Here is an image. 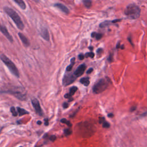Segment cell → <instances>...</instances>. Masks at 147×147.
I'll use <instances>...</instances> for the list:
<instances>
[{
  "label": "cell",
  "instance_id": "obj_38",
  "mask_svg": "<svg viewBox=\"0 0 147 147\" xmlns=\"http://www.w3.org/2000/svg\"><path fill=\"white\" fill-rule=\"evenodd\" d=\"M90 48V49H91H91H93V47H90V48Z\"/></svg>",
  "mask_w": 147,
  "mask_h": 147
},
{
  "label": "cell",
  "instance_id": "obj_21",
  "mask_svg": "<svg viewBox=\"0 0 147 147\" xmlns=\"http://www.w3.org/2000/svg\"><path fill=\"white\" fill-rule=\"evenodd\" d=\"M83 2L84 6L87 8H89L91 6V3H92V2L89 0H84V1H83Z\"/></svg>",
  "mask_w": 147,
  "mask_h": 147
},
{
  "label": "cell",
  "instance_id": "obj_3",
  "mask_svg": "<svg viewBox=\"0 0 147 147\" xmlns=\"http://www.w3.org/2000/svg\"><path fill=\"white\" fill-rule=\"evenodd\" d=\"M0 59L2 60V62L5 65H6L7 67L9 68V71L13 75H14L17 78H19L20 77V74L18 72V69H17V67L16 66L13 62L12 61L11 59L6 56L5 55L2 54L0 56Z\"/></svg>",
  "mask_w": 147,
  "mask_h": 147
},
{
  "label": "cell",
  "instance_id": "obj_29",
  "mask_svg": "<svg viewBox=\"0 0 147 147\" xmlns=\"http://www.w3.org/2000/svg\"><path fill=\"white\" fill-rule=\"evenodd\" d=\"M63 107L64 109L67 108V107H68V103L66 102H63Z\"/></svg>",
  "mask_w": 147,
  "mask_h": 147
},
{
  "label": "cell",
  "instance_id": "obj_31",
  "mask_svg": "<svg viewBox=\"0 0 147 147\" xmlns=\"http://www.w3.org/2000/svg\"><path fill=\"white\" fill-rule=\"evenodd\" d=\"M44 124L46 126L48 125H49L48 119V118H45L44 119Z\"/></svg>",
  "mask_w": 147,
  "mask_h": 147
},
{
  "label": "cell",
  "instance_id": "obj_28",
  "mask_svg": "<svg viewBox=\"0 0 147 147\" xmlns=\"http://www.w3.org/2000/svg\"><path fill=\"white\" fill-rule=\"evenodd\" d=\"M84 56H84L83 54H82V53H81V54H79V55H78V58H79V60H82L84 59Z\"/></svg>",
  "mask_w": 147,
  "mask_h": 147
},
{
  "label": "cell",
  "instance_id": "obj_14",
  "mask_svg": "<svg viewBox=\"0 0 147 147\" xmlns=\"http://www.w3.org/2000/svg\"><path fill=\"white\" fill-rule=\"evenodd\" d=\"M14 2L19 6L23 10H25L26 9V5L25 3L24 2V1L23 0H14Z\"/></svg>",
  "mask_w": 147,
  "mask_h": 147
},
{
  "label": "cell",
  "instance_id": "obj_5",
  "mask_svg": "<svg viewBox=\"0 0 147 147\" xmlns=\"http://www.w3.org/2000/svg\"><path fill=\"white\" fill-rule=\"evenodd\" d=\"M109 81L108 79L102 78L97 82L93 86V91L95 94H100L104 91L108 87Z\"/></svg>",
  "mask_w": 147,
  "mask_h": 147
},
{
  "label": "cell",
  "instance_id": "obj_13",
  "mask_svg": "<svg viewBox=\"0 0 147 147\" xmlns=\"http://www.w3.org/2000/svg\"><path fill=\"white\" fill-rule=\"evenodd\" d=\"M100 123H102V126L105 128H109L110 126V123H107V122L105 120V118L104 117L100 118Z\"/></svg>",
  "mask_w": 147,
  "mask_h": 147
},
{
  "label": "cell",
  "instance_id": "obj_10",
  "mask_svg": "<svg viewBox=\"0 0 147 147\" xmlns=\"http://www.w3.org/2000/svg\"><path fill=\"white\" fill-rule=\"evenodd\" d=\"M40 35L43 39L47 41H49V34L47 28L45 27L41 28L40 31Z\"/></svg>",
  "mask_w": 147,
  "mask_h": 147
},
{
  "label": "cell",
  "instance_id": "obj_24",
  "mask_svg": "<svg viewBox=\"0 0 147 147\" xmlns=\"http://www.w3.org/2000/svg\"><path fill=\"white\" fill-rule=\"evenodd\" d=\"M65 98H67L68 99V101L71 102L73 101V98H72V97L71 96L69 93H67L65 95Z\"/></svg>",
  "mask_w": 147,
  "mask_h": 147
},
{
  "label": "cell",
  "instance_id": "obj_6",
  "mask_svg": "<svg viewBox=\"0 0 147 147\" xmlns=\"http://www.w3.org/2000/svg\"><path fill=\"white\" fill-rule=\"evenodd\" d=\"M76 79V77L74 75V74H71L70 73L65 74L63 78L62 83L64 86H67L71 83H72Z\"/></svg>",
  "mask_w": 147,
  "mask_h": 147
},
{
  "label": "cell",
  "instance_id": "obj_30",
  "mask_svg": "<svg viewBox=\"0 0 147 147\" xmlns=\"http://www.w3.org/2000/svg\"><path fill=\"white\" fill-rule=\"evenodd\" d=\"M102 52H103V49L102 48H99L98 50L97 51V53H98V55H101V53H102Z\"/></svg>",
  "mask_w": 147,
  "mask_h": 147
},
{
  "label": "cell",
  "instance_id": "obj_12",
  "mask_svg": "<svg viewBox=\"0 0 147 147\" xmlns=\"http://www.w3.org/2000/svg\"><path fill=\"white\" fill-rule=\"evenodd\" d=\"M18 36H19L20 39H21L22 43H23V44L24 45L25 47H29L30 46V43L28 39L25 37V36H24L23 33L21 32L18 33Z\"/></svg>",
  "mask_w": 147,
  "mask_h": 147
},
{
  "label": "cell",
  "instance_id": "obj_26",
  "mask_svg": "<svg viewBox=\"0 0 147 147\" xmlns=\"http://www.w3.org/2000/svg\"><path fill=\"white\" fill-rule=\"evenodd\" d=\"M64 133L66 136H69L70 135L71 133H72V131H71L70 129H65L64 130Z\"/></svg>",
  "mask_w": 147,
  "mask_h": 147
},
{
  "label": "cell",
  "instance_id": "obj_1",
  "mask_svg": "<svg viewBox=\"0 0 147 147\" xmlns=\"http://www.w3.org/2000/svg\"><path fill=\"white\" fill-rule=\"evenodd\" d=\"M4 11L5 12L12 18L14 24L17 26V27L20 30H23L24 28V24L22 21L21 17L18 15V14L13 9L10 8L9 6H5L4 8Z\"/></svg>",
  "mask_w": 147,
  "mask_h": 147
},
{
  "label": "cell",
  "instance_id": "obj_36",
  "mask_svg": "<svg viewBox=\"0 0 147 147\" xmlns=\"http://www.w3.org/2000/svg\"><path fill=\"white\" fill-rule=\"evenodd\" d=\"M113 114H108V117H113Z\"/></svg>",
  "mask_w": 147,
  "mask_h": 147
},
{
  "label": "cell",
  "instance_id": "obj_15",
  "mask_svg": "<svg viewBox=\"0 0 147 147\" xmlns=\"http://www.w3.org/2000/svg\"><path fill=\"white\" fill-rule=\"evenodd\" d=\"M17 111L20 116H24L25 114H28L29 113L27 111V110H25L24 109L21 108V107H17Z\"/></svg>",
  "mask_w": 147,
  "mask_h": 147
},
{
  "label": "cell",
  "instance_id": "obj_7",
  "mask_svg": "<svg viewBox=\"0 0 147 147\" xmlns=\"http://www.w3.org/2000/svg\"><path fill=\"white\" fill-rule=\"evenodd\" d=\"M32 104L33 108L37 114L40 116H42L43 115V112L42 110L41 106H40V102L36 98H33L32 100Z\"/></svg>",
  "mask_w": 147,
  "mask_h": 147
},
{
  "label": "cell",
  "instance_id": "obj_19",
  "mask_svg": "<svg viewBox=\"0 0 147 147\" xmlns=\"http://www.w3.org/2000/svg\"><path fill=\"white\" fill-rule=\"evenodd\" d=\"M91 37H95L97 40H100L102 37V35L101 33H98L96 32H93L91 33Z\"/></svg>",
  "mask_w": 147,
  "mask_h": 147
},
{
  "label": "cell",
  "instance_id": "obj_18",
  "mask_svg": "<svg viewBox=\"0 0 147 147\" xmlns=\"http://www.w3.org/2000/svg\"><path fill=\"white\" fill-rule=\"evenodd\" d=\"M111 23H113V21H105L104 22H102L101 23L100 25V27L101 28H105L106 27H107V26L111 24Z\"/></svg>",
  "mask_w": 147,
  "mask_h": 147
},
{
  "label": "cell",
  "instance_id": "obj_9",
  "mask_svg": "<svg viewBox=\"0 0 147 147\" xmlns=\"http://www.w3.org/2000/svg\"><path fill=\"white\" fill-rule=\"evenodd\" d=\"M86 68V66L85 64H82V65H81L76 68V70H75V72H74V75H75L76 78L82 76L84 72V71H85Z\"/></svg>",
  "mask_w": 147,
  "mask_h": 147
},
{
  "label": "cell",
  "instance_id": "obj_34",
  "mask_svg": "<svg viewBox=\"0 0 147 147\" xmlns=\"http://www.w3.org/2000/svg\"><path fill=\"white\" fill-rule=\"evenodd\" d=\"M128 40H129V42H130V43L131 44H132V46H133V43H132V40H131V38H130V37H128Z\"/></svg>",
  "mask_w": 147,
  "mask_h": 147
},
{
  "label": "cell",
  "instance_id": "obj_39",
  "mask_svg": "<svg viewBox=\"0 0 147 147\" xmlns=\"http://www.w3.org/2000/svg\"></svg>",
  "mask_w": 147,
  "mask_h": 147
},
{
  "label": "cell",
  "instance_id": "obj_17",
  "mask_svg": "<svg viewBox=\"0 0 147 147\" xmlns=\"http://www.w3.org/2000/svg\"><path fill=\"white\" fill-rule=\"evenodd\" d=\"M75 58H72V59H71V64L69 65H68L66 68V71H67V72H70V71H71L72 67H73L74 65H75Z\"/></svg>",
  "mask_w": 147,
  "mask_h": 147
},
{
  "label": "cell",
  "instance_id": "obj_11",
  "mask_svg": "<svg viewBox=\"0 0 147 147\" xmlns=\"http://www.w3.org/2000/svg\"><path fill=\"white\" fill-rule=\"evenodd\" d=\"M53 6L55 8H57L60 10L61 11L63 12L65 14H68L70 13V11L67 6L64 5L63 4H60V3H56L53 5Z\"/></svg>",
  "mask_w": 147,
  "mask_h": 147
},
{
  "label": "cell",
  "instance_id": "obj_8",
  "mask_svg": "<svg viewBox=\"0 0 147 147\" xmlns=\"http://www.w3.org/2000/svg\"><path fill=\"white\" fill-rule=\"evenodd\" d=\"M0 31L1 32V33L4 35V36L8 39L9 41L11 43H12L13 41V39L12 36L11 35L9 32H8V30L7 29V28L3 25L0 24Z\"/></svg>",
  "mask_w": 147,
  "mask_h": 147
},
{
  "label": "cell",
  "instance_id": "obj_35",
  "mask_svg": "<svg viewBox=\"0 0 147 147\" xmlns=\"http://www.w3.org/2000/svg\"><path fill=\"white\" fill-rule=\"evenodd\" d=\"M117 47V48H119L120 47V42H118V44H117V47Z\"/></svg>",
  "mask_w": 147,
  "mask_h": 147
},
{
  "label": "cell",
  "instance_id": "obj_16",
  "mask_svg": "<svg viewBox=\"0 0 147 147\" xmlns=\"http://www.w3.org/2000/svg\"><path fill=\"white\" fill-rule=\"evenodd\" d=\"M80 82L81 83L83 84L85 86H88L90 84V79L88 77H86V78H83L80 80Z\"/></svg>",
  "mask_w": 147,
  "mask_h": 147
},
{
  "label": "cell",
  "instance_id": "obj_20",
  "mask_svg": "<svg viewBox=\"0 0 147 147\" xmlns=\"http://www.w3.org/2000/svg\"><path fill=\"white\" fill-rule=\"evenodd\" d=\"M77 90H78V87L76 86H72V87H71L70 89L69 94H70L71 96H72L76 92Z\"/></svg>",
  "mask_w": 147,
  "mask_h": 147
},
{
  "label": "cell",
  "instance_id": "obj_27",
  "mask_svg": "<svg viewBox=\"0 0 147 147\" xmlns=\"http://www.w3.org/2000/svg\"><path fill=\"white\" fill-rule=\"evenodd\" d=\"M49 139L51 141H54L56 139V137L54 136V135H52V136H51L50 137H49Z\"/></svg>",
  "mask_w": 147,
  "mask_h": 147
},
{
  "label": "cell",
  "instance_id": "obj_2",
  "mask_svg": "<svg viewBox=\"0 0 147 147\" xmlns=\"http://www.w3.org/2000/svg\"><path fill=\"white\" fill-rule=\"evenodd\" d=\"M140 12V8L135 4L128 5L124 11L125 14L130 19H137L139 18Z\"/></svg>",
  "mask_w": 147,
  "mask_h": 147
},
{
  "label": "cell",
  "instance_id": "obj_22",
  "mask_svg": "<svg viewBox=\"0 0 147 147\" xmlns=\"http://www.w3.org/2000/svg\"><path fill=\"white\" fill-rule=\"evenodd\" d=\"M11 112L12 114H13V116H14V117H16L17 115H18V113H17V110H16L15 107H14V106H12L11 107Z\"/></svg>",
  "mask_w": 147,
  "mask_h": 147
},
{
  "label": "cell",
  "instance_id": "obj_32",
  "mask_svg": "<svg viewBox=\"0 0 147 147\" xmlns=\"http://www.w3.org/2000/svg\"><path fill=\"white\" fill-rule=\"evenodd\" d=\"M93 71V68H89V69L87 71V72H86V73L87 74H91V72H92Z\"/></svg>",
  "mask_w": 147,
  "mask_h": 147
},
{
  "label": "cell",
  "instance_id": "obj_23",
  "mask_svg": "<svg viewBox=\"0 0 147 147\" xmlns=\"http://www.w3.org/2000/svg\"><path fill=\"white\" fill-rule=\"evenodd\" d=\"M60 122L62 123H65V124H66L67 125L69 126V127H71V126H72V124H71V123H70V122L69 121L67 120L65 118L62 119V120H60Z\"/></svg>",
  "mask_w": 147,
  "mask_h": 147
},
{
  "label": "cell",
  "instance_id": "obj_33",
  "mask_svg": "<svg viewBox=\"0 0 147 147\" xmlns=\"http://www.w3.org/2000/svg\"><path fill=\"white\" fill-rule=\"evenodd\" d=\"M136 106H133V107H132V108H130V112H133L135 111V110H136Z\"/></svg>",
  "mask_w": 147,
  "mask_h": 147
},
{
  "label": "cell",
  "instance_id": "obj_37",
  "mask_svg": "<svg viewBox=\"0 0 147 147\" xmlns=\"http://www.w3.org/2000/svg\"><path fill=\"white\" fill-rule=\"evenodd\" d=\"M37 123L38 125H41V122L40 121H38L37 122Z\"/></svg>",
  "mask_w": 147,
  "mask_h": 147
},
{
  "label": "cell",
  "instance_id": "obj_25",
  "mask_svg": "<svg viewBox=\"0 0 147 147\" xmlns=\"http://www.w3.org/2000/svg\"><path fill=\"white\" fill-rule=\"evenodd\" d=\"M85 56L86 58L90 57L91 58H93L94 57V53H93V52H87L85 54Z\"/></svg>",
  "mask_w": 147,
  "mask_h": 147
},
{
  "label": "cell",
  "instance_id": "obj_4",
  "mask_svg": "<svg viewBox=\"0 0 147 147\" xmlns=\"http://www.w3.org/2000/svg\"><path fill=\"white\" fill-rule=\"evenodd\" d=\"M23 91H24V89H23L21 87H14L9 90L0 91V93L12 94V95L15 96V97H16L18 100H21V101H24L26 99V95L25 94H23Z\"/></svg>",
  "mask_w": 147,
  "mask_h": 147
}]
</instances>
